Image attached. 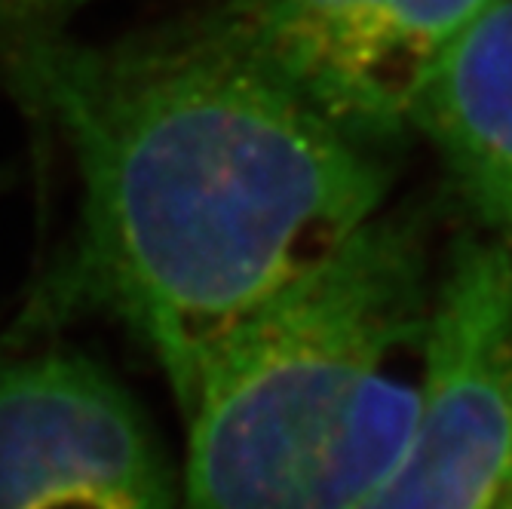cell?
<instances>
[{
  "mask_svg": "<svg viewBox=\"0 0 512 509\" xmlns=\"http://www.w3.org/2000/svg\"><path fill=\"white\" fill-rule=\"evenodd\" d=\"M4 74L56 126L80 181L77 240L40 316H114L178 408L230 332L384 212L381 148L203 22L117 43L16 34Z\"/></svg>",
  "mask_w": 512,
  "mask_h": 509,
  "instance_id": "obj_1",
  "label": "cell"
},
{
  "mask_svg": "<svg viewBox=\"0 0 512 509\" xmlns=\"http://www.w3.org/2000/svg\"><path fill=\"white\" fill-rule=\"evenodd\" d=\"M433 298L421 227L378 212L249 316L181 405V509H353L414 433Z\"/></svg>",
  "mask_w": 512,
  "mask_h": 509,
  "instance_id": "obj_2",
  "label": "cell"
},
{
  "mask_svg": "<svg viewBox=\"0 0 512 509\" xmlns=\"http://www.w3.org/2000/svg\"><path fill=\"white\" fill-rule=\"evenodd\" d=\"M512 482V249L463 237L436 276L424 405L353 509H500Z\"/></svg>",
  "mask_w": 512,
  "mask_h": 509,
  "instance_id": "obj_3",
  "label": "cell"
},
{
  "mask_svg": "<svg viewBox=\"0 0 512 509\" xmlns=\"http://www.w3.org/2000/svg\"><path fill=\"white\" fill-rule=\"evenodd\" d=\"M491 0H221L200 22L371 148L408 129L439 59Z\"/></svg>",
  "mask_w": 512,
  "mask_h": 509,
  "instance_id": "obj_4",
  "label": "cell"
},
{
  "mask_svg": "<svg viewBox=\"0 0 512 509\" xmlns=\"http://www.w3.org/2000/svg\"><path fill=\"white\" fill-rule=\"evenodd\" d=\"M0 509H181V494L111 368L37 350L0 365Z\"/></svg>",
  "mask_w": 512,
  "mask_h": 509,
  "instance_id": "obj_5",
  "label": "cell"
},
{
  "mask_svg": "<svg viewBox=\"0 0 512 509\" xmlns=\"http://www.w3.org/2000/svg\"><path fill=\"white\" fill-rule=\"evenodd\" d=\"M408 129L436 148L460 197L512 243V0H491L427 77Z\"/></svg>",
  "mask_w": 512,
  "mask_h": 509,
  "instance_id": "obj_6",
  "label": "cell"
},
{
  "mask_svg": "<svg viewBox=\"0 0 512 509\" xmlns=\"http://www.w3.org/2000/svg\"><path fill=\"white\" fill-rule=\"evenodd\" d=\"M92 4V0H0V40L56 28L68 13Z\"/></svg>",
  "mask_w": 512,
  "mask_h": 509,
  "instance_id": "obj_7",
  "label": "cell"
},
{
  "mask_svg": "<svg viewBox=\"0 0 512 509\" xmlns=\"http://www.w3.org/2000/svg\"><path fill=\"white\" fill-rule=\"evenodd\" d=\"M500 509H512V482H509V488H506V497H503V506Z\"/></svg>",
  "mask_w": 512,
  "mask_h": 509,
  "instance_id": "obj_8",
  "label": "cell"
}]
</instances>
